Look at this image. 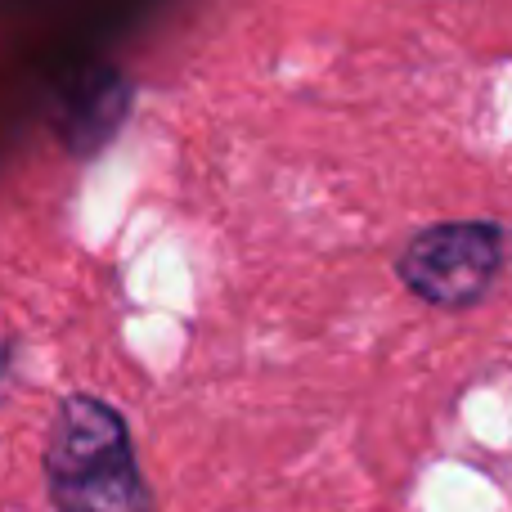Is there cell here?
<instances>
[{"label":"cell","mask_w":512,"mask_h":512,"mask_svg":"<svg viewBox=\"0 0 512 512\" xmlns=\"http://www.w3.org/2000/svg\"><path fill=\"white\" fill-rule=\"evenodd\" d=\"M508 239L495 221H445L414 234L396 261V274L418 301L441 310L477 306L504 274Z\"/></svg>","instance_id":"obj_2"},{"label":"cell","mask_w":512,"mask_h":512,"mask_svg":"<svg viewBox=\"0 0 512 512\" xmlns=\"http://www.w3.org/2000/svg\"><path fill=\"white\" fill-rule=\"evenodd\" d=\"M54 512H149L126 418L99 396H68L45 441Z\"/></svg>","instance_id":"obj_1"},{"label":"cell","mask_w":512,"mask_h":512,"mask_svg":"<svg viewBox=\"0 0 512 512\" xmlns=\"http://www.w3.org/2000/svg\"><path fill=\"white\" fill-rule=\"evenodd\" d=\"M131 108V86L122 81V72L95 68L68 90V104L59 117V140L68 144V153L86 158L99 144L113 140V131L126 122Z\"/></svg>","instance_id":"obj_3"}]
</instances>
